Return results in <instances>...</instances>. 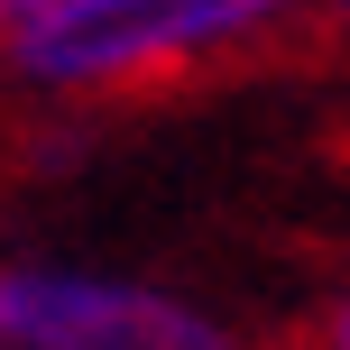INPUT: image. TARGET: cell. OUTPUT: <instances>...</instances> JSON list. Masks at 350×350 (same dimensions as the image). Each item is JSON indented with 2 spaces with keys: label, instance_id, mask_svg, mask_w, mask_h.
I'll return each instance as SVG.
<instances>
[{
  "label": "cell",
  "instance_id": "6da1fadb",
  "mask_svg": "<svg viewBox=\"0 0 350 350\" xmlns=\"http://www.w3.org/2000/svg\"><path fill=\"white\" fill-rule=\"evenodd\" d=\"M295 10H314V0H83L46 37H18L10 74L28 92H55V102L129 92V83H157V74H193V65L267 46Z\"/></svg>",
  "mask_w": 350,
  "mask_h": 350
},
{
  "label": "cell",
  "instance_id": "7a4b0ae2",
  "mask_svg": "<svg viewBox=\"0 0 350 350\" xmlns=\"http://www.w3.org/2000/svg\"><path fill=\"white\" fill-rule=\"evenodd\" d=\"M0 341L10 350H230L203 304L166 295L148 277L18 258L0 267Z\"/></svg>",
  "mask_w": 350,
  "mask_h": 350
},
{
  "label": "cell",
  "instance_id": "3957f363",
  "mask_svg": "<svg viewBox=\"0 0 350 350\" xmlns=\"http://www.w3.org/2000/svg\"><path fill=\"white\" fill-rule=\"evenodd\" d=\"M83 0H0V46H18V37H46L55 18H74Z\"/></svg>",
  "mask_w": 350,
  "mask_h": 350
},
{
  "label": "cell",
  "instance_id": "277c9868",
  "mask_svg": "<svg viewBox=\"0 0 350 350\" xmlns=\"http://www.w3.org/2000/svg\"><path fill=\"white\" fill-rule=\"evenodd\" d=\"M323 341H332V350H350V304H341V314H332V332H323Z\"/></svg>",
  "mask_w": 350,
  "mask_h": 350
},
{
  "label": "cell",
  "instance_id": "5b68a950",
  "mask_svg": "<svg viewBox=\"0 0 350 350\" xmlns=\"http://www.w3.org/2000/svg\"><path fill=\"white\" fill-rule=\"evenodd\" d=\"M323 10H350V0H323Z\"/></svg>",
  "mask_w": 350,
  "mask_h": 350
}]
</instances>
